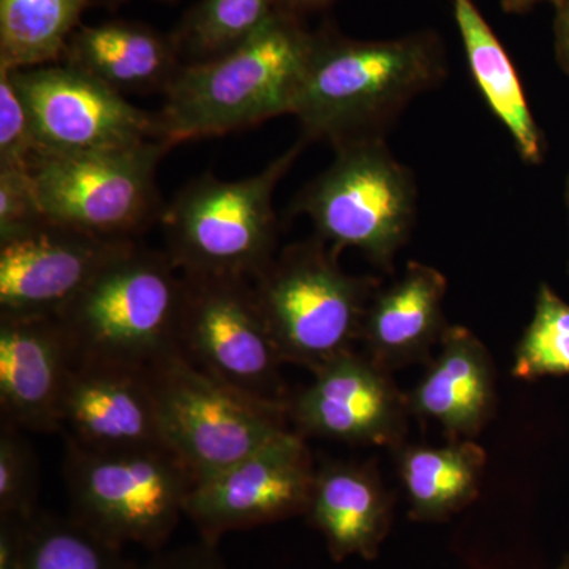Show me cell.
Returning <instances> with one entry per match:
<instances>
[{"label": "cell", "instance_id": "obj_1", "mask_svg": "<svg viewBox=\"0 0 569 569\" xmlns=\"http://www.w3.org/2000/svg\"><path fill=\"white\" fill-rule=\"evenodd\" d=\"M448 74L441 37L421 31L391 40H356L332 22L313 32L305 82L293 112L302 138L335 149L387 140L408 104Z\"/></svg>", "mask_w": 569, "mask_h": 569}, {"label": "cell", "instance_id": "obj_2", "mask_svg": "<svg viewBox=\"0 0 569 569\" xmlns=\"http://www.w3.org/2000/svg\"><path fill=\"white\" fill-rule=\"evenodd\" d=\"M312 50L305 20L279 10L234 50L183 63L157 114L162 140L174 148L291 114Z\"/></svg>", "mask_w": 569, "mask_h": 569}, {"label": "cell", "instance_id": "obj_3", "mask_svg": "<svg viewBox=\"0 0 569 569\" xmlns=\"http://www.w3.org/2000/svg\"><path fill=\"white\" fill-rule=\"evenodd\" d=\"M306 144L302 138L239 181L200 176L164 204L167 253L183 276L253 280L268 268L277 254V186Z\"/></svg>", "mask_w": 569, "mask_h": 569}, {"label": "cell", "instance_id": "obj_4", "mask_svg": "<svg viewBox=\"0 0 569 569\" xmlns=\"http://www.w3.org/2000/svg\"><path fill=\"white\" fill-rule=\"evenodd\" d=\"M186 279L167 252L134 246L59 316L77 361L148 370L179 350Z\"/></svg>", "mask_w": 569, "mask_h": 569}, {"label": "cell", "instance_id": "obj_5", "mask_svg": "<svg viewBox=\"0 0 569 569\" xmlns=\"http://www.w3.org/2000/svg\"><path fill=\"white\" fill-rule=\"evenodd\" d=\"M252 284L284 365L316 372L361 342L367 307L381 280L347 274L339 253L316 236L276 254Z\"/></svg>", "mask_w": 569, "mask_h": 569}, {"label": "cell", "instance_id": "obj_6", "mask_svg": "<svg viewBox=\"0 0 569 569\" xmlns=\"http://www.w3.org/2000/svg\"><path fill=\"white\" fill-rule=\"evenodd\" d=\"M418 211L413 171L389 151L387 140L336 149L335 162L307 183L291 212L307 216L317 238L340 254L359 250L385 272L410 239Z\"/></svg>", "mask_w": 569, "mask_h": 569}, {"label": "cell", "instance_id": "obj_7", "mask_svg": "<svg viewBox=\"0 0 569 569\" xmlns=\"http://www.w3.org/2000/svg\"><path fill=\"white\" fill-rule=\"evenodd\" d=\"M70 518L108 545L159 552L183 518L194 479L170 449L92 451L67 440Z\"/></svg>", "mask_w": 569, "mask_h": 569}, {"label": "cell", "instance_id": "obj_8", "mask_svg": "<svg viewBox=\"0 0 569 569\" xmlns=\"http://www.w3.org/2000/svg\"><path fill=\"white\" fill-rule=\"evenodd\" d=\"M148 372L164 445L194 482L219 473L290 432L288 408L213 380L181 351Z\"/></svg>", "mask_w": 569, "mask_h": 569}, {"label": "cell", "instance_id": "obj_9", "mask_svg": "<svg viewBox=\"0 0 569 569\" xmlns=\"http://www.w3.org/2000/svg\"><path fill=\"white\" fill-rule=\"evenodd\" d=\"M168 151V142L151 140L107 152H40L31 174L41 208L52 223L134 241L162 219L157 171Z\"/></svg>", "mask_w": 569, "mask_h": 569}, {"label": "cell", "instance_id": "obj_10", "mask_svg": "<svg viewBox=\"0 0 569 569\" xmlns=\"http://www.w3.org/2000/svg\"><path fill=\"white\" fill-rule=\"evenodd\" d=\"M179 351L213 380L272 406H290L252 280L183 276Z\"/></svg>", "mask_w": 569, "mask_h": 569}, {"label": "cell", "instance_id": "obj_11", "mask_svg": "<svg viewBox=\"0 0 569 569\" xmlns=\"http://www.w3.org/2000/svg\"><path fill=\"white\" fill-rule=\"evenodd\" d=\"M316 471L306 438L290 430L233 466L194 482L183 516L200 539L219 546L231 531L306 516Z\"/></svg>", "mask_w": 569, "mask_h": 569}, {"label": "cell", "instance_id": "obj_12", "mask_svg": "<svg viewBox=\"0 0 569 569\" xmlns=\"http://www.w3.org/2000/svg\"><path fill=\"white\" fill-rule=\"evenodd\" d=\"M10 71L40 152H107L162 140L157 114L73 67L61 62Z\"/></svg>", "mask_w": 569, "mask_h": 569}, {"label": "cell", "instance_id": "obj_13", "mask_svg": "<svg viewBox=\"0 0 569 569\" xmlns=\"http://www.w3.org/2000/svg\"><path fill=\"white\" fill-rule=\"evenodd\" d=\"M312 373L288 406L299 436L392 449L406 443L410 402L389 370L353 350Z\"/></svg>", "mask_w": 569, "mask_h": 569}, {"label": "cell", "instance_id": "obj_14", "mask_svg": "<svg viewBox=\"0 0 569 569\" xmlns=\"http://www.w3.org/2000/svg\"><path fill=\"white\" fill-rule=\"evenodd\" d=\"M134 246L52 222L0 242V317L61 316Z\"/></svg>", "mask_w": 569, "mask_h": 569}, {"label": "cell", "instance_id": "obj_15", "mask_svg": "<svg viewBox=\"0 0 569 569\" xmlns=\"http://www.w3.org/2000/svg\"><path fill=\"white\" fill-rule=\"evenodd\" d=\"M67 440L92 451L168 449L146 370L77 361L62 403Z\"/></svg>", "mask_w": 569, "mask_h": 569}, {"label": "cell", "instance_id": "obj_16", "mask_svg": "<svg viewBox=\"0 0 569 569\" xmlns=\"http://www.w3.org/2000/svg\"><path fill=\"white\" fill-rule=\"evenodd\" d=\"M74 365L77 353L58 317H0L2 421L29 432H61Z\"/></svg>", "mask_w": 569, "mask_h": 569}, {"label": "cell", "instance_id": "obj_17", "mask_svg": "<svg viewBox=\"0 0 569 569\" xmlns=\"http://www.w3.org/2000/svg\"><path fill=\"white\" fill-rule=\"evenodd\" d=\"M447 277L432 266L410 261L402 277L381 284L367 307L361 342L365 353L383 369L427 365L440 346Z\"/></svg>", "mask_w": 569, "mask_h": 569}, {"label": "cell", "instance_id": "obj_18", "mask_svg": "<svg viewBox=\"0 0 569 569\" xmlns=\"http://www.w3.org/2000/svg\"><path fill=\"white\" fill-rule=\"evenodd\" d=\"M408 402L411 415L437 422L452 440L477 437L496 410L488 348L466 326L449 325Z\"/></svg>", "mask_w": 569, "mask_h": 569}, {"label": "cell", "instance_id": "obj_19", "mask_svg": "<svg viewBox=\"0 0 569 569\" xmlns=\"http://www.w3.org/2000/svg\"><path fill=\"white\" fill-rule=\"evenodd\" d=\"M391 493L373 463L329 460L317 467L305 518L335 561L376 560L392 523Z\"/></svg>", "mask_w": 569, "mask_h": 569}, {"label": "cell", "instance_id": "obj_20", "mask_svg": "<svg viewBox=\"0 0 569 569\" xmlns=\"http://www.w3.org/2000/svg\"><path fill=\"white\" fill-rule=\"evenodd\" d=\"M62 63L119 93L167 91L183 66L173 37L130 21L80 26Z\"/></svg>", "mask_w": 569, "mask_h": 569}, {"label": "cell", "instance_id": "obj_21", "mask_svg": "<svg viewBox=\"0 0 569 569\" xmlns=\"http://www.w3.org/2000/svg\"><path fill=\"white\" fill-rule=\"evenodd\" d=\"M452 14L468 69L482 99L501 126L511 134L516 151L527 164H541L546 140L530 110L515 62L498 40L485 14L473 0H452Z\"/></svg>", "mask_w": 569, "mask_h": 569}, {"label": "cell", "instance_id": "obj_22", "mask_svg": "<svg viewBox=\"0 0 569 569\" xmlns=\"http://www.w3.org/2000/svg\"><path fill=\"white\" fill-rule=\"evenodd\" d=\"M395 451L410 519L440 522L477 500L488 455L470 438L445 447L403 443Z\"/></svg>", "mask_w": 569, "mask_h": 569}, {"label": "cell", "instance_id": "obj_23", "mask_svg": "<svg viewBox=\"0 0 569 569\" xmlns=\"http://www.w3.org/2000/svg\"><path fill=\"white\" fill-rule=\"evenodd\" d=\"M89 0H0V69L62 62Z\"/></svg>", "mask_w": 569, "mask_h": 569}, {"label": "cell", "instance_id": "obj_24", "mask_svg": "<svg viewBox=\"0 0 569 569\" xmlns=\"http://www.w3.org/2000/svg\"><path fill=\"white\" fill-rule=\"evenodd\" d=\"M280 10V0H201L171 37L186 63L209 61L244 43Z\"/></svg>", "mask_w": 569, "mask_h": 569}, {"label": "cell", "instance_id": "obj_25", "mask_svg": "<svg viewBox=\"0 0 569 569\" xmlns=\"http://www.w3.org/2000/svg\"><path fill=\"white\" fill-rule=\"evenodd\" d=\"M123 549L108 545L73 518L37 512L22 569H134Z\"/></svg>", "mask_w": 569, "mask_h": 569}, {"label": "cell", "instance_id": "obj_26", "mask_svg": "<svg viewBox=\"0 0 569 569\" xmlns=\"http://www.w3.org/2000/svg\"><path fill=\"white\" fill-rule=\"evenodd\" d=\"M512 376L533 381L569 376V305L548 283H541L533 317L515 351Z\"/></svg>", "mask_w": 569, "mask_h": 569}, {"label": "cell", "instance_id": "obj_27", "mask_svg": "<svg viewBox=\"0 0 569 569\" xmlns=\"http://www.w3.org/2000/svg\"><path fill=\"white\" fill-rule=\"evenodd\" d=\"M39 460L22 430L0 426V516L32 519L39 512Z\"/></svg>", "mask_w": 569, "mask_h": 569}, {"label": "cell", "instance_id": "obj_28", "mask_svg": "<svg viewBox=\"0 0 569 569\" xmlns=\"http://www.w3.org/2000/svg\"><path fill=\"white\" fill-rule=\"evenodd\" d=\"M40 153L31 116L11 71L0 69V168L31 170Z\"/></svg>", "mask_w": 569, "mask_h": 569}, {"label": "cell", "instance_id": "obj_29", "mask_svg": "<svg viewBox=\"0 0 569 569\" xmlns=\"http://www.w3.org/2000/svg\"><path fill=\"white\" fill-rule=\"evenodd\" d=\"M50 222L41 208L31 170L0 168V242Z\"/></svg>", "mask_w": 569, "mask_h": 569}, {"label": "cell", "instance_id": "obj_30", "mask_svg": "<svg viewBox=\"0 0 569 569\" xmlns=\"http://www.w3.org/2000/svg\"><path fill=\"white\" fill-rule=\"evenodd\" d=\"M134 569H228L217 546L200 539L193 545L173 550L153 552L146 563L134 565Z\"/></svg>", "mask_w": 569, "mask_h": 569}, {"label": "cell", "instance_id": "obj_31", "mask_svg": "<svg viewBox=\"0 0 569 569\" xmlns=\"http://www.w3.org/2000/svg\"><path fill=\"white\" fill-rule=\"evenodd\" d=\"M32 519L0 516V569H22L24 567Z\"/></svg>", "mask_w": 569, "mask_h": 569}, {"label": "cell", "instance_id": "obj_32", "mask_svg": "<svg viewBox=\"0 0 569 569\" xmlns=\"http://www.w3.org/2000/svg\"><path fill=\"white\" fill-rule=\"evenodd\" d=\"M553 47L560 69L569 78V0H560L553 20Z\"/></svg>", "mask_w": 569, "mask_h": 569}, {"label": "cell", "instance_id": "obj_33", "mask_svg": "<svg viewBox=\"0 0 569 569\" xmlns=\"http://www.w3.org/2000/svg\"><path fill=\"white\" fill-rule=\"evenodd\" d=\"M336 0H280V10L305 20L306 14L328 9Z\"/></svg>", "mask_w": 569, "mask_h": 569}, {"label": "cell", "instance_id": "obj_34", "mask_svg": "<svg viewBox=\"0 0 569 569\" xmlns=\"http://www.w3.org/2000/svg\"><path fill=\"white\" fill-rule=\"evenodd\" d=\"M560 0H501V9L505 13L522 14L533 10L539 3H552L553 7L559 6Z\"/></svg>", "mask_w": 569, "mask_h": 569}, {"label": "cell", "instance_id": "obj_35", "mask_svg": "<svg viewBox=\"0 0 569 569\" xmlns=\"http://www.w3.org/2000/svg\"><path fill=\"white\" fill-rule=\"evenodd\" d=\"M557 569H569V557H567V559H563V561H561L560 563V567Z\"/></svg>", "mask_w": 569, "mask_h": 569}, {"label": "cell", "instance_id": "obj_36", "mask_svg": "<svg viewBox=\"0 0 569 569\" xmlns=\"http://www.w3.org/2000/svg\"><path fill=\"white\" fill-rule=\"evenodd\" d=\"M567 203L569 209V174H568V181H567Z\"/></svg>", "mask_w": 569, "mask_h": 569}, {"label": "cell", "instance_id": "obj_37", "mask_svg": "<svg viewBox=\"0 0 569 569\" xmlns=\"http://www.w3.org/2000/svg\"><path fill=\"white\" fill-rule=\"evenodd\" d=\"M112 2H114V3H122V2H127V0H112ZM168 2H171V0H168Z\"/></svg>", "mask_w": 569, "mask_h": 569}]
</instances>
